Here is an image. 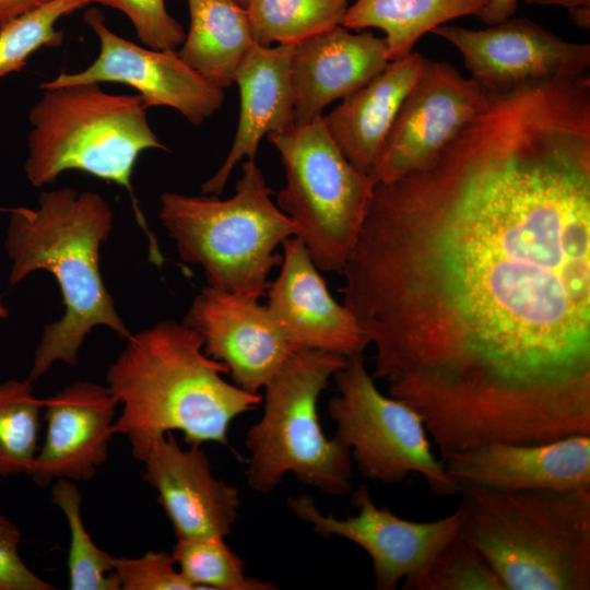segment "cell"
I'll return each instance as SVG.
<instances>
[{
  "mask_svg": "<svg viewBox=\"0 0 590 590\" xmlns=\"http://www.w3.org/2000/svg\"><path fill=\"white\" fill-rule=\"evenodd\" d=\"M341 273L374 379L441 460L590 435V98L491 94L427 166L376 182Z\"/></svg>",
  "mask_w": 590,
  "mask_h": 590,
  "instance_id": "cell-1",
  "label": "cell"
},
{
  "mask_svg": "<svg viewBox=\"0 0 590 590\" xmlns=\"http://www.w3.org/2000/svg\"><path fill=\"white\" fill-rule=\"evenodd\" d=\"M526 3L564 7L577 26L590 28V0H526Z\"/></svg>",
  "mask_w": 590,
  "mask_h": 590,
  "instance_id": "cell-33",
  "label": "cell"
},
{
  "mask_svg": "<svg viewBox=\"0 0 590 590\" xmlns=\"http://www.w3.org/2000/svg\"><path fill=\"white\" fill-rule=\"evenodd\" d=\"M491 93L451 63L425 58L370 173L389 182L433 162L487 106Z\"/></svg>",
  "mask_w": 590,
  "mask_h": 590,
  "instance_id": "cell-11",
  "label": "cell"
},
{
  "mask_svg": "<svg viewBox=\"0 0 590 590\" xmlns=\"http://www.w3.org/2000/svg\"><path fill=\"white\" fill-rule=\"evenodd\" d=\"M141 462L143 480L157 492V502L177 539H225L232 533L238 518L239 492L212 474L200 446L182 448L167 433Z\"/></svg>",
  "mask_w": 590,
  "mask_h": 590,
  "instance_id": "cell-16",
  "label": "cell"
},
{
  "mask_svg": "<svg viewBox=\"0 0 590 590\" xmlns=\"http://www.w3.org/2000/svg\"><path fill=\"white\" fill-rule=\"evenodd\" d=\"M182 323L200 335L208 356L226 366L234 385L251 393L297 352L266 305L211 286L193 298Z\"/></svg>",
  "mask_w": 590,
  "mask_h": 590,
  "instance_id": "cell-14",
  "label": "cell"
},
{
  "mask_svg": "<svg viewBox=\"0 0 590 590\" xmlns=\"http://www.w3.org/2000/svg\"><path fill=\"white\" fill-rule=\"evenodd\" d=\"M86 4L87 0H50L2 26L0 76L21 71L36 50L62 45L63 33L56 28V23Z\"/></svg>",
  "mask_w": 590,
  "mask_h": 590,
  "instance_id": "cell-28",
  "label": "cell"
},
{
  "mask_svg": "<svg viewBox=\"0 0 590 590\" xmlns=\"http://www.w3.org/2000/svg\"><path fill=\"white\" fill-rule=\"evenodd\" d=\"M518 9V0H489L477 17L485 24L492 25L502 22Z\"/></svg>",
  "mask_w": 590,
  "mask_h": 590,
  "instance_id": "cell-34",
  "label": "cell"
},
{
  "mask_svg": "<svg viewBox=\"0 0 590 590\" xmlns=\"http://www.w3.org/2000/svg\"><path fill=\"white\" fill-rule=\"evenodd\" d=\"M9 212L4 247L11 260L10 284L47 271L58 283L64 307L63 315L45 327L27 378L34 382L56 362L75 365L95 327L129 338L131 332L101 273V247L114 222L105 199L96 192L61 188L43 191L37 209L19 206Z\"/></svg>",
  "mask_w": 590,
  "mask_h": 590,
  "instance_id": "cell-3",
  "label": "cell"
},
{
  "mask_svg": "<svg viewBox=\"0 0 590 590\" xmlns=\"http://www.w3.org/2000/svg\"><path fill=\"white\" fill-rule=\"evenodd\" d=\"M489 0H356L344 15L349 30L376 27L385 33L389 61L410 52L426 33L465 15H476Z\"/></svg>",
  "mask_w": 590,
  "mask_h": 590,
  "instance_id": "cell-23",
  "label": "cell"
},
{
  "mask_svg": "<svg viewBox=\"0 0 590 590\" xmlns=\"http://www.w3.org/2000/svg\"><path fill=\"white\" fill-rule=\"evenodd\" d=\"M235 194L164 192L160 219L181 260L203 269L208 286L259 299L269 274L281 264L276 248L297 227L272 200L273 191L255 160H246Z\"/></svg>",
  "mask_w": 590,
  "mask_h": 590,
  "instance_id": "cell-6",
  "label": "cell"
},
{
  "mask_svg": "<svg viewBox=\"0 0 590 590\" xmlns=\"http://www.w3.org/2000/svg\"><path fill=\"white\" fill-rule=\"evenodd\" d=\"M350 0H249L256 44H297L341 25Z\"/></svg>",
  "mask_w": 590,
  "mask_h": 590,
  "instance_id": "cell-24",
  "label": "cell"
},
{
  "mask_svg": "<svg viewBox=\"0 0 590 590\" xmlns=\"http://www.w3.org/2000/svg\"><path fill=\"white\" fill-rule=\"evenodd\" d=\"M433 34L456 47L471 79L488 93L579 75L590 68V45L568 42L526 17L486 28L444 24Z\"/></svg>",
  "mask_w": 590,
  "mask_h": 590,
  "instance_id": "cell-12",
  "label": "cell"
},
{
  "mask_svg": "<svg viewBox=\"0 0 590 590\" xmlns=\"http://www.w3.org/2000/svg\"><path fill=\"white\" fill-rule=\"evenodd\" d=\"M121 11L132 23L141 43L156 50H176L186 33L166 10L165 0H87Z\"/></svg>",
  "mask_w": 590,
  "mask_h": 590,
  "instance_id": "cell-30",
  "label": "cell"
},
{
  "mask_svg": "<svg viewBox=\"0 0 590 590\" xmlns=\"http://www.w3.org/2000/svg\"><path fill=\"white\" fill-rule=\"evenodd\" d=\"M190 25L177 50L191 69L225 88L256 44L248 13L236 0H187Z\"/></svg>",
  "mask_w": 590,
  "mask_h": 590,
  "instance_id": "cell-22",
  "label": "cell"
},
{
  "mask_svg": "<svg viewBox=\"0 0 590 590\" xmlns=\"http://www.w3.org/2000/svg\"><path fill=\"white\" fill-rule=\"evenodd\" d=\"M286 184L279 209L297 227L296 237L316 267L341 272L368 213L376 181L354 167L339 150L322 117L272 133Z\"/></svg>",
  "mask_w": 590,
  "mask_h": 590,
  "instance_id": "cell-8",
  "label": "cell"
},
{
  "mask_svg": "<svg viewBox=\"0 0 590 590\" xmlns=\"http://www.w3.org/2000/svg\"><path fill=\"white\" fill-rule=\"evenodd\" d=\"M238 3H240L243 7L246 8L249 0H236Z\"/></svg>",
  "mask_w": 590,
  "mask_h": 590,
  "instance_id": "cell-37",
  "label": "cell"
},
{
  "mask_svg": "<svg viewBox=\"0 0 590 590\" xmlns=\"http://www.w3.org/2000/svg\"><path fill=\"white\" fill-rule=\"evenodd\" d=\"M126 341L107 369L106 386L122 406L114 433L127 436L140 462L175 430L188 446H227L233 421L262 401L227 382L226 366L208 356L200 335L182 322L163 320Z\"/></svg>",
  "mask_w": 590,
  "mask_h": 590,
  "instance_id": "cell-2",
  "label": "cell"
},
{
  "mask_svg": "<svg viewBox=\"0 0 590 590\" xmlns=\"http://www.w3.org/2000/svg\"><path fill=\"white\" fill-rule=\"evenodd\" d=\"M172 556L194 589L275 590L271 582L245 574V563L222 538L177 539Z\"/></svg>",
  "mask_w": 590,
  "mask_h": 590,
  "instance_id": "cell-27",
  "label": "cell"
},
{
  "mask_svg": "<svg viewBox=\"0 0 590 590\" xmlns=\"http://www.w3.org/2000/svg\"><path fill=\"white\" fill-rule=\"evenodd\" d=\"M21 539L20 528L0 515V590H55L23 562L19 554Z\"/></svg>",
  "mask_w": 590,
  "mask_h": 590,
  "instance_id": "cell-32",
  "label": "cell"
},
{
  "mask_svg": "<svg viewBox=\"0 0 590 590\" xmlns=\"http://www.w3.org/2000/svg\"><path fill=\"white\" fill-rule=\"evenodd\" d=\"M50 0H0V28L13 19Z\"/></svg>",
  "mask_w": 590,
  "mask_h": 590,
  "instance_id": "cell-35",
  "label": "cell"
},
{
  "mask_svg": "<svg viewBox=\"0 0 590 590\" xmlns=\"http://www.w3.org/2000/svg\"><path fill=\"white\" fill-rule=\"evenodd\" d=\"M424 61L416 51L390 61L379 74L322 117L339 150L362 173L370 176Z\"/></svg>",
  "mask_w": 590,
  "mask_h": 590,
  "instance_id": "cell-21",
  "label": "cell"
},
{
  "mask_svg": "<svg viewBox=\"0 0 590 590\" xmlns=\"http://www.w3.org/2000/svg\"><path fill=\"white\" fill-rule=\"evenodd\" d=\"M459 532L506 590L590 589V489L461 486Z\"/></svg>",
  "mask_w": 590,
  "mask_h": 590,
  "instance_id": "cell-4",
  "label": "cell"
},
{
  "mask_svg": "<svg viewBox=\"0 0 590 590\" xmlns=\"http://www.w3.org/2000/svg\"><path fill=\"white\" fill-rule=\"evenodd\" d=\"M31 109L25 174L35 187L56 181L67 170H80L128 191L137 221L149 239L150 259L162 267L157 240L133 194L131 176L139 155L166 150L148 121L139 94L116 95L98 84L40 87Z\"/></svg>",
  "mask_w": 590,
  "mask_h": 590,
  "instance_id": "cell-5",
  "label": "cell"
},
{
  "mask_svg": "<svg viewBox=\"0 0 590 590\" xmlns=\"http://www.w3.org/2000/svg\"><path fill=\"white\" fill-rule=\"evenodd\" d=\"M43 401L46 435L28 476L42 487L57 479L90 481L108 458L118 401L107 386L90 381Z\"/></svg>",
  "mask_w": 590,
  "mask_h": 590,
  "instance_id": "cell-17",
  "label": "cell"
},
{
  "mask_svg": "<svg viewBox=\"0 0 590 590\" xmlns=\"http://www.w3.org/2000/svg\"><path fill=\"white\" fill-rule=\"evenodd\" d=\"M9 316V309L3 304L2 297L0 296V320L5 319Z\"/></svg>",
  "mask_w": 590,
  "mask_h": 590,
  "instance_id": "cell-36",
  "label": "cell"
},
{
  "mask_svg": "<svg viewBox=\"0 0 590 590\" xmlns=\"http://www.w3.org/2000/svg\"><path fill=\"white\" fill-rule=\"evenodd\" d=\"M332 378L339 391L328 402L334 437L350 448L363 476L397 484L417 473L435 495L460 493L461 486L435 456L421 414L378 389L362 354L347 357Z\"/></svg>",
  "mask_w": 590,
  "mask_h": 590,
  "instance_id": "cell-9",
  "label": "cell"
},
{
  "mask_svg": "<svg viewBox=\"0 0 590 590\" xmlns=\"http://www.w3.org/2000/svg\"><path fill=\"white\" fill-rule=\"evenodd\" d=\"M282 248L281 270L269 284L266 306L285 337L296 351L361 355L369 345L367 335L333 298L304 244L292 236Z\"/></svg>",
  "mask_w": 590,
  "mask_h": 590,
  "instance_id": "cell-15",
  "label": "cell"
},
{
  "mask_svg": "<svg viewBox=\"0 0 590 590\" xmlns=\"http://www.w3.org/2000/svg\"><path fill=\"white\" fill-rule=\"evenodd\" d=\"M288 507L321 538L339 536L362 547L370 557L377 590H420L441 548L459 531V507L434 521L404 519L378 507L366 484L352 494L357 512L346 518L326 515L307 495L288 497Z\"/></svg>",
  "mask_w": 590,
  "mask_h": 590,
  "instance_id": "cell-10",
  "label": "cell"
},
{
  "mask_svg": "<svg viewBox=\"0 0 590 590\" xmlns=\"http://www.w3.org/2000/svg\"><path fill=\"white\" fill-rule=\"evenodd\" d=\"M50 499L63 512L70 529L67 560L69 589L120 590L114 573V556L93 542L84 526L81 516L82 497L74 482L55 480Z\"/></svg>",
  "mask_w": 590,
  "mask_h": 590,
  "instance_id": "cell-26",
  "label": "cell"
},
{
  "mask_svg": "<svg viewBox=\"0 0 590 590\" xmlns=\"http://www.w3.org/2000/svg\"><path fill=\"white\" fill-rule=\"evenodd\" d=\"M84 20L98 38V56L84 70L60 73L54 80L40 84V87L126 84L139 92L146 108H174L196 126L223 105L224 90L191 69L178 56L177 50L142 47L115 34L96 9L87 11Z\"/></svg>",
  "mask_w": 590,
  "mask_h": 590,
  "instance_id": "cell-13",
  "label": "cell"
},
{
  "mask_svg": "<svg viewBox=\"0 0 590 590\" xmlns=\"http://www.w3.org/2000/svg\"><path fill=\"white\" fill-rule=\"evenodd\" d=\"M420 590H506L484 555L459 531L441 548Z\"/></svg>",
  "mask_w": 590,
  "mask_h": 590,
  "instance_id": "cell-29",
  "label": "cell"
},
{
  "mask_svg": "<svg viewBox=\"0 0 590 590\" xmlns=\"http://www.w3.org/2000/svg\"><path fill=\"white\" fill-rule=\"evenodd\" d=\"M347 357L300 350L290 356L263 388V412L246 435L247 483L269 494L293 474L327 495L352 489L351 450L320 424L318 400Z\"/></svg>",
  "mask_w": 590,
  "mask_h": 590,
  "instance_id": "cell-7",
  "label": "cell"
},
{
  "mask_svg": "<svg viewBox=\"0 0 590 590\" xmlns=\"http://www.w3.org/2000/svg\"><path fill=\"white\" fill-rule=\"evenodd\" d=\"M460 486L495 491L590 489V435L576 434L542 444L493 441L442 460Z\"/></svg>",
  "mask_w": 590,
  "mask_h": 590,
  "instance_id": "cell-18",
  "label": "cell"
},
{
  "mask_svg": "<svg viewBox=\"0 0 590 590\" xmlns=\"http://www.w3.org/2000/svg\"><path fill=\"white\" fill-rule=\"evenodd\" d=\"M384 38L342 25L293 46L294 123L322 117L326 106L357 91L389 63Z\"/></svg>",
  "mask_w": 590,
  "mask_h": 590,
  "instance_id": "cell-19",
  "label": "cell"
},
{
  "mask_svg": "<svg viewBox=\"0 0 590 590\" xmlns=\"http://www.w3.org/2000/svg\"><path fill=\"white\" fill-rule=\"evenodd\" d=\"M43 406L28 378L0 382V476L30 475L39 450Z\"/></svg>",
  "mask_w": 590,
  "mask_h": 590,
  "instance_id": "cell-25",
  "label": "cell"
},
{
  "mask_svg": "<svg viewBox=\"0 0 590 590\" xmlns=\"http://www.w3.org/2000/svg\"><path fill=\"white\" fill-rule=\"evenodd\" d=\"M293 44H255L236 71L240 97L235 139L220 169L202 185L203 193L220 196L243 158L255 160L263 137L291 129L294 95L291 75Z\"/></svg>",
  "mask_w": 590,
  "mask_h": 590,
  "instance_id": "cell-20",
  "label": "cell"
},
{
  "mask_svg": "<svg viewBox=\"0 0 590 590\" xmlns=\"http://www.w3.org/2000/svg\"><path fill=\"white\" fill-rule=\"evenodd\" d=\"M120 590H193L170 553L148 551L139 557H114Z\"/></svg>",
  "mask_w": 590,
  "mask_h": 590,
  "instance_id": "cell-31",
  "label": "cell"
}]
</instances>
